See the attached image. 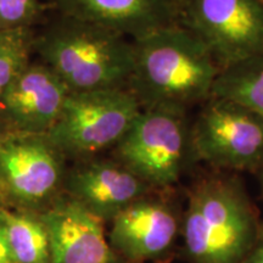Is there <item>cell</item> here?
Segmentation results:
<instances>
[{
  "label": "cell",
  "instance_id": "cell-1",
  "mask_svg": "<svg viewBox=\"0 0 263 263\" xmlns=\"http://www.w3.org/2000/svg\"><path fill=\"white\" fill-rule=\"evenodd\" d=\"M134 66L128 89L143 110L185 112L212 97L221 67L186 27L171 26L133 41Z\"/></svg>",
  "mask_w": 263,
  "mask_h": 263
},
{
  "label": "cell",
  "instance_id": "cell-2",
  "mask_svg": "<svg viewBox=\"0 0 263 263\" xmlns=\"http://www.w3.org/2000/svg\"><path fill=\"white\" fill-rule=\"evenodd\" d=\"M33 50L70 93L128 88L133 72V41L61 15L34 34Z\"/></svg>",
  "mask_w": 263,
  "mask_h": 263
},
{
  "label": "cell",
  "instance_id": "cell-3",
  "mask_svg": "<svg viewBox=\"0 0 263 263\" xmlns=\"http://www.w3.org/2000/svg\"><path fill=\"white\" fill-rule=\"evenodd\" d=\"M256 232L254 211L234 180L206 179L190 194L184 240L195 263H242Z\"/></svg>",
  "mask_w": 263,
  "mask_h": 263
},
{
  "label": "cell",
  "instance_id": "cell-4",
  "mask_svg": "<svg viewBox=\"0 0 263 263\" xmlns=\"http://www.w3.org/2000/svg\"><path fill=\"white\" fill-rule=\"evenodd\" d=\"M141 110L128 88L70 93L47 136L66 159H90L116 146Z\"/></svg>",
  "mask_w": 263,
  "mask_h": 263
},
{
  "label": "cell",
  "instance_id": "cell-5",
  "mask_svg": "<svg viewBox=\"0 0 263 263\" xmlns=\"http://www.w3.org/2000/svg\"><path fill=\"white\" fill-rule=\"evenodd\" d=\"M66 160L47 134L9 133L0 145V205L44 211L64 193Z\"/></svg>",
  "mask_w": 263,
  "mask_h": 263
},
{
  "label": "cell",
  "instance_id": "cell-6",
  "mask_svg": "<svg viewBox=\"0 0 263 263\" xmlns=\"http://www.w3.org/2000/svg\"><path fill=\"white\" fill-rule=\"evenodd\" d=\"M192 151L185 112L141 110L127 133L114 147L115 160L153 189L178 182Z\"/></svg>",
  "mask_w": 263,
  "mask_h": 263
},
{
  "label": "cell",
  "instance_id": "cell-7",
  "mask_svg": "<svg viewBox=\"0 0 263 263\" xmlns=\"http://www.w3.org/2000/svg\"><path fill=\"white\" fill-rule=\"evenodd\" d=\"M186 28L201 39L221 70L263 57L259 0H189Z\"/></svg>",
  "mask_w": 263,
  "mask_h": 263
},
{
  "label": "cell",
  "instance_id": "cell-8",
  "mask_svg": "<svg viewBox=\"0 0 263 263\" xmlns=\"http://www.w3.org/2000/svg\"><path fill=\"white\" fill-rule=\"evenodd\" d=\"M190 138L193 153L213 166L249 170L263 162V118L232 101L212 98Z\"/></svg>",
  "mask_w": 263,
  "mask_h": 263
},
{
  "label": "cell",
  "instance_id": "cell-9",
  "mask_svg": "<svg viewBox=\"0 0 263 263\" xmlns=\"http://www.w3.org/2000/svg\"><path fill=\"white\" fill-rule=\"evenodd\" d=\"M151 190V186L115 159L90 157L76 161L66 170L64 180V194L104 223L112 222Z\"/></svg>",
  "mask_w": 263,
  "mask_h": 263
},
{
  "label": "cell",
  "instance_id": "cell-10",
  "mask_svg": "<svg viewBox=\"0 0 263 263\" xmlns=\"http://www.w3.org/2000/svg\"><path fill=\"white\" fill-rule=\"evenodd\" d=\"M70 90L43 62H29L0 97V117L10 133L48 134Z\"/></svg>",
  "mask_w": 263,
  "mask_h": 263
},
{
  "label": "cell",
  "instance_id": "cell-11",
  "mask_svg": "<svg viewBox=\"0 0 263 263\" xmlns=\"http://www.w3.org/2000/svg\"><path fill=\"white\" fill-rule=\"evenodd\" d=\"M39 216L49 235L51 263H121L104 222L66 194Z\"/></svg>",
  "mask_w": 263,
  "mask_h": 263
},
{
  "label": "cell",
  "instance_id": "cell-12",
  "mask_svg": "<svg viewBox=\"0 0 263 263\" xmlns=\"http://www.w3.org/2000/svg\"><path fill=\"white\" fill-rule=\"evenodd\" d=\"M59 15L100 26L137 41L178 25L179 0H51Z\"/></svg>",
  "mask_w": 263,
  "mask_h": 263
},
{
  "label": "cell",
  "instance_id": "cell-13",
  "mask_svg": "<svg viewBox=\"0 0 263 263\" xmlns=\"http://www.w3.org/2000/svg\"><path fill=\"white\" fill-rule=\"evenodd\" d=\"M111 223L110 245L117 255L133 262L163 255L178 232V221L172 209L149 195L128 206Z\"/></svg>",
  "mask_w": 263,
  "mask_h": 263
},
{
  "label": "cell",
  "instance_id": "cell-14",
  "mask_svg": "<svg viewBox=\"0 0 263 263\" xmlns=\"http://www.w3.org/2000/svg\"><path fill=\"white\" fill-rule=\"evenodd\" d=\"M0 222L15 263H51L49 235L39 213L0 205Z\"/></svg>",
  "mask_w": 263,
  "mask_h": 263
},
{
  "label": "cell",
  "instance_id": "cell-15",
  "mask_svg": "<svg viewBox=\"0 0 263 263\" xmlns=\"http://www.w3.org/2000/svg\"><path fill=\"white\" fill-rule=\"evenodd\" d=\"M211 98L232 101L263 118V57L222 68Z\"/></svg>",
  "mask_w": 263,
  "mask_h": 263
},
{
  "label": "cell",
  "instance_id": "cell-16",
  "mask_svg": "<svg viewBox=\"0 0 263 263\" xmlns=\"http://www.w3.org/2000/svg\"><path fill=\"white\" fill-rule=\"evenodd\" d=\"M33 42L32 28L0 31V97L31 62Z\"/></svg>",
  "mask_w": 263,
  "mask_h": 263
},
{
  "label": "cell",
  "instance_id": "cell-17",
  "mask_svg": "<svg viewBox=\"0 0 263 263\" xmlns=\"http://www.w3.org/2000/svg\"><path fill=\"white\" fill-rule=\"evenodd\" d=\"M44 9L41 0H0V31L32 28Z\"/></svg>",
  "mask_w": 263,
  "mask_h": 263
},
{
  "label": "cell",
  "instance_id": "cell-18",
  "mask_svg": "<svg viewBox=\"0 0 263 263\" xmlns=\"http://www.w3.org/2000/svg\"><path fill=\"white\" fill-rule=\"evenodd\" d=\"M0 263H15L2 222H0Z\"/></svg>",
  "mask_w": 263,
  "mask_h": 263
},
{
  "label": "cell",
  "instance_id": "cell-19",
  "mask_svg": "<svg viewBox=\"0 0 263 263\" xmlns=\"http://www.w3.org/2000/svg\"><path fill=\"white\" fill-rule=\"evenodd\" d=\"M242 263H263V234L256 239L254 246Z\"/></svg>",
  "mask_w": 263,
  "mask_h": 263
},
{
  "label": "cell",
  "instance_id": "cell-20",
  "mask_svg": "<svg viewBox=\"0 0 263 263\" xmlns=\"http://www.w3.org/2000/svg\"><path fill=\"white\" fill-rule=\"evenodd\" d=\"M9 133H10V132H9V129H8V127L5 126L4 121H3L2 117H0V145H2L3 140L5 139V137L8 136Z\"/></svg>",
  "mask_w": 263,
  "mask_h": 263
},
{
  "label": "cell",
  "instance_id": "cell-21",
  "mask_svg": "<svg viewBox=\"0 0 263 263\" xmlns=\"http://www.w3.org/2000/svg\"><path fill=\"white\" fill-rule=\"evenodd\" d=\"M262 184H263V173H262Z\"/></svg>",
  "mask_w": 263,
  "mask_h": 263
},
{
  "label": "cell",
  "instance_id": "cell-22",
  "mask_svg": "<svg viewBox=\"0 0 263 263\" xmlns=\"http://www.w3.org/2000/svg\"><path fill=\"white\" fill-rule=\"evenodd\" d=\"M259 2H261V3H262V4H263V0H259Z\"/></svg>",
  "mask_w": 263,
  "mask_h": 263
}]
</instances>
